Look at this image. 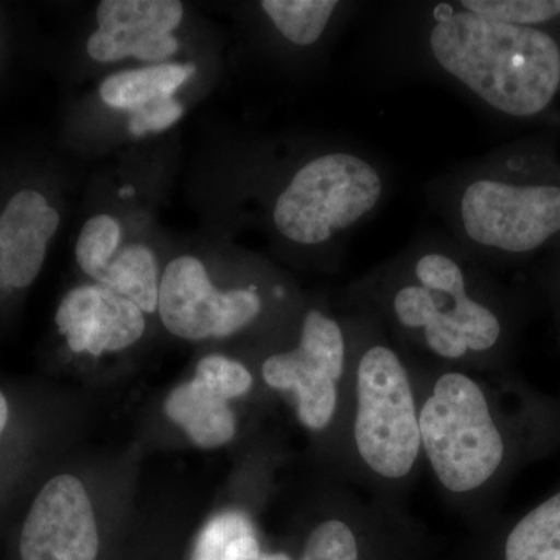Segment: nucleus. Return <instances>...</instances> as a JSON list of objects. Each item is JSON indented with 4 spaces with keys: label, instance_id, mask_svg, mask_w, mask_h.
Masks as SVG:
<instances>
[{
    "label": "nucleus",
    "instance_id": "9",
    "mask_svg": "<svg viewBox=\"0 0 560 560\" xmlns=\"http://www.w3.org/2000/svg\"><path fill=\"white\" fill-rule=\"evenodd\" d=\"M98 529L83 482L57 475L36 492L22 522L21 560H95Z\"/></svg>",
    "mask_w": 560,
    "mask_h": 560
},
{
    "label": "nucleus",
    "instance_id": "21",
    "mask_svg": "<svg viewBox=\"0 0 560 560\" xmlns=\"http://www.w3.org/2000/svg\"><path fill=\"white\" fill-rule=\"evenodd\" d=\"M195 378L209 386L224 400L245 396L253 388V375L241 361L223 355H209L198 363Z\"/></svg>",
    "mask_w": 560,
    "mask_h": 560
},
{
    "label": "nucleus",
    "instance_id": "6",
    "mask_svg": "<svg viewBox=\"0 0 560 560\" xmlns=\"http://www.w3.org/2000/svg\"><path fill=\"white\" fill-rule=\"evenodd\" d=\"M353 436L364 464L388 480L407 477L422 447L410 377L399 353L381 342L360 355Z\"/></svg>",
    "mask_w": 560,
    "mask_h": 560
},
{
    "label": "nucleus",
    "instance_id": "22",
    "mask_svg": "<svg viewBox=\"0 0 560 560\" xmlns=\"http://www.w3.org/2000/svg\"><path fill=\"white\" fill-rule=\"evenodd\" d=\"M184 108L175 98L154 103L131 114L130 131L135 136L167 130L183 117Z\"/></svg>",
    "mask_w": 560,
    "mask_h": 560
},
{
    "label": "nucleus",
    "instance_id": "13",
    "mask_svg": "<svg viewBox=\"0 0 560 560\" xmlns=\"http://www.w3.org/2000/svg\"><path fill=\"white\" fill-rule=\"evenodd\" d=\"M340 0H261L260 13L282 43L298 50L323 47L360 10Z\"/></svg>",
    "mask_w": 560,
    "mask_h": 560
},
{
    "label": "nucleus",
    "instance_id": "3",
    "mask_svg": "<svg viewBox=\"0 0 560 560\" xmlns=\"http://www.w3.org/2000/svg\"><path fill=\"white\" fill-rule=\"evenodd\" d=\"M383 307L407 334L445 360L488 355L512 335L506 305L490 291L485 265L445 231L419 232L372 276Z\"/></svg>",
    "mask_w": 560,
    "mask_h": 560
},
{
    "label": "nucleus",
    "instance_id": "15",
    "mask_svg": "<svg viewBox=\"0 0 560 560\" xmlns=\"http://www.w3.org/2000/svg\"><path fill=\"white\" fill-rule=\"evenodd\" d=\"M194 73L195 66L173 62L121 70L105 79L98 92L109 108L135 114L154 103L175 98L176 92Z\"/></svg>",
    "mask_w": 560,
    "mask_h": 560
},
{
    "label": "nucleus",
    "instance_id": "18",
    "mask_svg": "<svg viewBox=\"0 0 560 560\" xmlns=\"http://www.w3.org/2000/svg\"><path fill=\"white\" fill-rule=\"evenodd\" d=\"M121 245L119 221L108 213L91 217L81 228L75 246L77 264L84 275L101 282Z\"/></svg>",
    "mask_w": 560,
    "mask_h": 560
},
{
    "label": "nucleus",
    "instance_id": "20",
    "mask_svg": "<svg viewBox=\"0 0 560 560\" xmlns=\"http://www.w3.org/2000/svg\"><path fill=\"white\" fill-rule=\"evenodd\" d=\"M254 530L248 515L238 511L221 512L201 529L191 560H224L231 545Z\"/></svg>",
    "mask_w": 560,
    "mask_h": 560
},
{
    "label": "nucleus",
    "instance_id": "7",
    "mask_svg": "<svg viewBox=\"0 0 560 560\" xmlns=\"http://www.w3.org/2000/svg\"><path fill=\"white\" fill-rule=\"evenodd\" d=\"M158 312L165 329L183 340L226 338L259 318L264 298L254 285L219 290L200 259L180 256L162 272Z\"/></svg>",
    "mask_w": 560,
    "mask_h": 560
},
{
    "label": "nucleus",
    "instance_id": "23",
    "mask_svg": "<svg viewBox=\"0 0 560 560\" xmlns=\"http://www.w3.org/2000/svg\"><path fill=\"white\" fill-rule=\"evenodd\" d=\"M539 282L552 308L560 338V246L540 259Z\"/></svg>",
    "mask_w": 560,
    "mask_h": 560
},
{
    "label": "nucleus",
    "instance_id": "17",
    "mask_svg": "<svg viewBox=\"0 0 560 560\" xmlns=\"http://www.w3.org/2000/svg\"><path fill=\"white\" fill-rule=\"evenodd\" d=\"M160 283V268L153 250L135 243L120 248L98 285L127 298L143 313H153L158 311Z\"/></svg>",
    "mask_w": 560,
    "mask_h": 560
},
{
    "label": "nucleus",
    "instance_id": "4",
    "mask_svg": "<svg viewBox=\"0 0 560 560\" xmlns=\"http://www.w3.org/2000/svg\"><path fill=\"white\" fill-rule=\"evenodd\" d=\"M385 162L352 142H324L283 173L268 200V220L283 245L338 254L388 200Z\"/></svg>",
    "mask_w": 560,
    "mask_h": 560
},
{
    "label": "nucleus",
    "instance_id": "10",
    "mask_svg": "<svg viewBox=\"0 0 560 560\" xmlns=\"http://www.w3.org/2000/svg\"><path fill=\"white\" fill-rule=\"evenodd\" d=\"M183 18L184 3L178 0H103L88 54L98 62L167 60L179 49L173 32Z\"/></svg>",
    "mask_w": 560,
    "mask_h": 560
},
{
    "label": "nucleus",
    "instance_id": "5",
    "mask_svg": "<svg viewBox=\"0 0 560 560\" xmlns=\"http://www.w3.org/2000/svg\"><path fill=\"white\" fill-rule=\"evenodd\" d=\"M420 442L438 480L455 493L488 485L510 458L511 444L485 390L460 372L438 378L419 415Z\"/></svg>",
    "mask_w": 560,
    "mask_h": 560
},
{
    "label": "nucleus",
    "instance_id": "25",
    "mask_svg": "<svg viewBox=\"0 0 560 560\" xmlns=\"http://www.w3.org/2000/svg\"><path fill=\"white\" fill-rule=\"evenodd\" d=\"M13 425V405H11L10 397L7 396L5 390L0 388V442L7 436V433Z\"/></svg>",
    "mask_w": 560,
    "mask_h": 560
},
{
    "label": "nucleus",
    "instance_id": "2",
    "mask_svg": "<svg viewBox=\"0 0 560 560\" xmlns=\"http://www.w3.org/2000/svg\"><path fill=\"white\" fill-rule=\"evenodd\" d=\"M423 195L445 232L485 267L544 259L560 246V132H530L459 162Z\"/></svg>",
    "mask_w": 560,
    "mask_h": 560
},
{
    "label": "nucleus",
    "instance_id": "8",
    "mask_svg": "<svg viewBox=\"0 0 560 560\" xmlns=\"http://www.w3.org/2000/svg\"><path fill=\"white\" fill-rule=\"evenodd\" d=\"M346 353L348 341L341 324L319 308H311L302 319L296 348L268 357L261 374L271 388L296 390L301 422L307 429L323 430L337 410V382L345 371Z\"/></svg>",
    "mask_w": 560,
    "mask_h": 560
},
{
    "label": "nucleus",
    "instance_id": "14",
    "mask_svg": "<svg viewBox=\"0 0 560 560\" xmlns=\"http://www.w3.org/2000/svg\"><path fill=\"white\" fill-rule=\"evenodd\" d=\"M164 408L198 447H221L234 438L235 415L228 400L197 378L176 386Z\"/></svg>",
    "mask_w": 560,
    "mask_h": 560
},
{
    "label": "nucleus",
    "instance_id": "1",
    "mask_svg": "<svg viewBox=\"0 0 560 560\" xmlns=\"http://www.w3.org/2000/svg\"><path fill=\"white\" fill-rule=\"evenodd\" d=\"M386 44L495 119L560 132V0L399 3Z\"/></svg>",
    "mask_w": 560,
    "mask_h": 560
},
{
    "label": "nucleus",
    "instance_id": "24",
    "mask_svg": "<svg viewBox=\"0 0 560 560\" xmlns=\"http://www.w3.org/2000/svg\"><path fill=\"white\" fill-rule=\"evenodd\" d=\"M224 560H293L285 552H264L260 550L256 530L246 534L231 545Z\"/></svg>",
    "mask_w": 560,
    "mask_h": 560
},
{
    "label": "nucleus",
    "instance_id": "19",
    "mask_svg": "<svg viewBox=\"0 0 560 560\" xmlns=\"http://www.w3.org/2000/svg\"><path fill=\"white\" fill-rule=\"evenodd\" d=\"M353 526L340 518L320 522L311 530L300 560H377Z\"/></svg>",
    "mask_w": 560,
    "mask_h": 560
},
{
    "label": "nucleus",
    "instance_id": "16",
    "mask_svg": "<svg viewBox=\"0 0 560 560\" xmlns=\"http://www.w3.org/2000/svg\"><path fill=\"white\" fill-rule=\"evenodd\" d=\"M493 560H560V489L512 523Z\"/></svg>",
    "mask_w": 560,
    "mask_h": 560
},
{
    "label": "nucleus",
    "instance_id": "12",
    "mask_svg": "<svg viewBox=\"0 0 560 560\" xmlns=\"http://www.w3.org/2000/svg\"><path fill=\"white\" fill-rule=\"evenodd\" d=\"M60 213L38 190H21L0 215V291L24 290L38 278Z\"/></svg>",
    "mask_w": 560,
    "mask_h": 560
},
{
    "label": "nucleus",
    "instance_id": "11",
    "mask_svg": "<svg viewBox=\"0 0 560 560\" xmlns=\"http://www.w3.org/2000/svg\"><path fill=\"white\" fill-rule=\"evenodd\" d=\"M55 323L72 352L94 357L130 348L147 327L138 305L98 283L70 290L58 305Z\"/></svg>",
    "mask_w": 560,
    "mask_h": 560
}]
</instances>
